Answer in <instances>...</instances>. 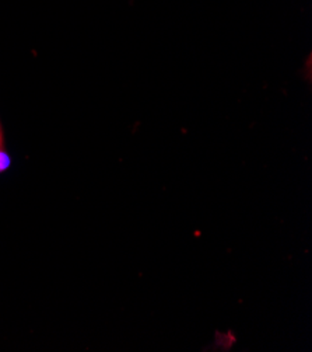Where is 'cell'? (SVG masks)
I'll use <instances>...</instances> for the list:
<instances>
[{
  "label": "cell",
  "mask_w": 312,
  "mask_h": 352,
  "mask_svg": "<svg viewBox=\"0 0 312 352\" xmlns=\"http://www.w3.org/2000/svg\"><path fill=\"white\" fill-rule=\"evenodd\" d=\"M9 164H10L9 156L5 152H2V149H0V171H5L9 167Z\"/></svg>",
  "instance_id": "1"
},
{
  "label": "cell",
  "mask_w": 312,
  "mask_h": 352,
  "mask_svg": "<svg viewBox=\"0 0 312 352\" xmlns=\"http://www.w3.org/2000/svg\"><path fill=\"white\" fill-rule=\"evenodd\" d=\"M3 146V133H2V128H0V149Z\"/></svg>",
  "instance_id": "2"
}]
</instances>
